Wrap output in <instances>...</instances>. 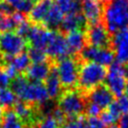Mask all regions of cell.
Masks as SVG:
<instances>
[{
  "label": "cell",
  "instance_id": "38",
  "mask_svg": "<svg viewBox=\"0 0 128 128\" xmlns=\"http://www.w3.org/2000/svg\"><path fill=\"white\" fill-rule=\"evenodd\" d=\"M119 128H128V113L121 116L119 120Z\"/></svg>",
  "mask_w": 128,
  "mask_h": 128
},
{
  "label": "cell",
  "instance_id": "24",
  "mask_svg": "<svg viewBox=\"0 0 128 128\" xmlns=\"http://www.w3.org/2000/svg\"><path fill=\"white\" fill-rule=\"evenodd\" d=\"M8 61H9L8 64L12 65L17 70V72L26 71V69L30 66V62H31L30 57L27 52H21L18 55L10 58Z\"/></svg>",
  "mask_w": 128,
  "mask_h": 128
},
{
  "label": "cell",
  "instance_id": "7",
  "mask_svg": "<svg viewBox=\"0 0 128 128\" xmlns=\"http://www.w3.org/2000/svg\"><path fill=\"white\" fill-rule=\"evenodd\" d=\"M25 47L26 40L17 33L10 31L0 34V51L3 52L6 60L23 52Z\"/></svg>",
  "mask_w": 128,
  "mask_h": 128
},
{
  "label": "cell",
  "instance_id": "43",
  "mask_svg": "<svg viewBox=\"0 0 128 128\" xmlns=\"http://www.w3.org/2000/svg\"><path fill=\"white\" fill-rule=\"evenodd\" d=\"M110 128H119V127H117V126H115V125H113V126H110Z\"/></svg>",
  "mask_w": 128,
  "mask_h": 128
},
{
  "label": "cell",
  "instance_id": "22",
  "mask_svg": "<svg viewBox=\"0 0 128 128\" xmlns=\"http://www.w3.org/2000/svg\"><path fill=\"white\" fill-rule=\"evenodd\" d=\"M14 112L24 123H27L28 121H32L33 119L34 111L29 103L23 101L16 102V104L14 105Z\"/></svg>",
  "mask_w": 128,
  "mask_h": 128
},
{
  "label": "cell",
  "instance_id": "9",
  "mask_svg": "<svg viewBox=\"0 0 128 128\" xmlns=\"http://www.w3.org/2000/svg\"><path fill=\"white\" fill-rule=\"evenodd\" d=\"M53 34H54L53 30H49L48 28L42 25L40 26L36 24L31 26L30 31L26 37V40L29 42L31 47L45 51Z\"/></svg>",
  "mask_w": 128,
  "mask_h": 128
},
{
  "label": "cell",
  "instance_id": "12",
  "mask_svg": "<svg viewBox=\"0 0 128 128\" xmlns=\"http://www.w3.org/2000/svg\"><path fill=\"white\" fill-rule=\"evenodd\" d=\"M45 52L47 56H50L51 58L57 59V60L68 56V54H70V51H69V48L66 42V38L61 33L54 31V34Z\"/></svg>",
  "mask_w": 128,
  "mask_h": 128
},
{
  "label": "cell",
  "instance_id": "26",
  "mask_svg": "<svg viewBox=\"0 0 128 128\" xmlns=\"http://www.w3.org/2000/svg\"><path fill=\"white\" fill-rule=\"evenodd\" d=\"M4 1L7 2L17 12H21L23 14L30 12L34 5L28 0H4Z\"/></svg>",
  "mask_w": 128,
  "mask_h": 128
},
{
  "label": "cell",
  "instance_id": "3",
  "mask_svg": "<svg viewBox=\"0 0 128 128\" xmlns=\"http://www.w3.org/2000/svg\"><path fill=\"white\" fill-rule=\"evenodd\" d=\"M107 70L105 66L86 61L81 64L78 71V84L82 90L86 92L91 91L99 86L106 78Z\"/></svg>",
  "mask_w": 128,
  "mask_h": 128
},
{
  "label": "cell",
  "instance_id": "32",
  "mask_svg": "<svg viewBox=\"0 0 128 128\" xmlns=\"http://www.w3.org/2000/svg\"><path fill=\"white\" fill-rule=\"evenodd\" d=\"M105 127L106 126L99 117L88 116V118L84 122V128H105Z\"/></svg>",
  "mask_w": 128,
  "mask_h": 128
},
{
  "label": "cell",
  "instance_id": "31",
  "mask_svg": "<svg viewBox=\"0 0 128 128\" xmlns=\"http://www.w3.org/2000/svg\"><path fill=\"white\" fill-rule=\"evenodd\" d=\"M100 119L102 120V122L104 123L105 126H113L117 122V120H118V118L116 116H114L108 109H105L101 113Z\"/></svg>",
  "mask_w": 128,
  "mask_h": 128
},
{
  "label": "cell",
  "instance_id": "42",
  "mask_svg": "<svg viewBox=\"0 0 128 128\" xmlns=\"http://www.w3.org/2000/svg\"><path fill=\"white\" fill-rule=\"evenodd\" d=\"M27 128H38L36 125H29V126H27Z\"/></svg>",
  "mask_w": 128,
  "mask_h": 128
},
{
  "label": "cell",
  "instance_id": "28",
  "mask_svg": "<svg viewBox=\"0 0 128 128\" xmlns=\"http://www.w3.org/2000/svg\"><path fill=\"white\" fill-rule=\"evenodd\" d=\"M27 53L30 57V60L33 63H42V62L47 61V54L45 51H43L41 49L30 47V49Z\"/></svg>",
  "mask_w": 128,
  "mask_h": 128
},
{
  "label": "cell",
  "instance_id": "37",
  "mask_svg": "<svg viewBox=\"0 0 128 128\" xmlns=\"http://www.w3.org/2000/svg\"><path fill=\"white\" fill-rule=\"evenodd\" d=\"M52 116L54 117V119H55L60 125L64 123V121H65V117H66L65 114L62 112V110H61L60 108H56V109L53 111Z\"/></svg>",
  "mask_w": 128,
  "mask_h": 128
},
{
  "label": "cell",
  "instance_id": "34",
  "mask_svg": "<svg viewBox=\"0 0 128 128\" xmlns=\"http://www.w3.org/2000/svg\"><path fill=\"white\" fill-rule=\"evenodd\" d=\"M86 113L88 114V116H91V117H97L100 112H101V108L98 107L97 105L93 104V103H88L86 105V109H85Z\"/></svg>",
  "mask_w": 128,
  "mask_h": 128
},
{
  "label": "cell",
  "instance_id": "25",
  "mask_svg": "<svg viewBox=\"0 0 128 128\" xmlns=\"http://www.w3.org/2000/svg\"><path fill=\"white\" fill-rule=\"evenodd\" d=\"M17 102V97L11 89H2L0 90V107L1 108H10L14 107Z\"/></svg>",
  "mask_w": 128,
  "mask_h": 128
},
{
  "label": "cell",
  "instance_id": "36",
  "mask_svg": "<svg viewBox=\"0 0 128 128\" xmlns=\"http://www.w3.org/2000/svg\"><path fill=\"white\" fill-rule=\"evenodd\" d=\"M13 13H14L13 8H12L7 2H5L4 0L0 1V14L10 16V15H12Z\"/></svg>",
  "mask_w": 128,
  "mask_h": 128
},
{
  "label": "cell",
  "instance_id": "19",
  "mask_svg": "<svg viewBox=\"0 0 128 128\" xmlns=\"http://www.w3.org/2000/svg\"><path fill=\"white\" fill-rule=\"evenodd\" d=\"M45 87L46 90L48 92L49 98H57L60 95V91H61V82L59 80V77L57 75L56 69L55 67H52L50 74L48 75V77L45 80Z\"/></svg>",
  "mask_w": 128,
  "mask_h": 128
},
{
  "label": "cell",
  "instance_id": "5",
  "mask_svg": "<svg viewBox=\"0 0 128 128\" xmlns=\"http://www.w3.org/2000/svg\"><path fill=\"white\" fill-rule=\"evenodd\" d=\"M106 86L114 96H121L125 91L128 79V67L118 62H113L106 74Z\"/></svg>",
  "mask_w": 128,
  "mask_h": 128
},
{
  "label": "cell",
  "instance_id": "2",
  "mask_svg": "<svg viewBox=\"0 0 128 128\" xmlns=\"http://www.w3.org/2000/svg\"><path fill=\"white\" fill-rule=\"evenodd\" d=\"M104 25L111 33L128 28V0H111L104 12Z\"/></svg>",
  "mask_w": 128,
  "mask_h": 128
},
{
  "label": "cell",
  "instance_id": "33",
  "mask_svg": "<svg viewBox=\"0 0 128 128\" xmlns=\"http://www.w3.org/2000/svg\"><path fill=\"white\" fill-rule=\"evenodd\" d=\"M62 128H84V119L82 116L70 118V120L64 122Z\"/></svg>",
  "mask_w": 128,
  "mask_h": 128
},
{
  "label": "cell",
  "instance_id": "15",
  "mask_svg": "<svg viewBox=\"0 0 128 128\" xmlns=\"http://www.w3.org/2000/svg\"><path fill=\"white\" fill-rule=\"evenodd\" d=\"M53 5L54 0H39L33 5L31 11L29 12L30 20L36 24L43 25Z\"/></svg>",
  "mask_w": 128,
  "mask_h": 128
},
{
  "label": "cell",
  "instance_id": "13",
  "mask_svg": "<svg viewBox=\"0 0 128 128\" xmlns=\"http://www.w3.org/2000/svg\"><path fill=\"white\" fill-rule=\"evenodd\" d=\"M82 15L89 25L100 23L103 16V6L99 0H82Z\"/></svg>",
  "mask_w": 128,
  "mask_h": 128
},
{
  "label": "cell",
  "instance_id": "40",
  "mask_svg": "<svg viewBox=\"0 0 128 128\" xmlns=\"http://www.w3.org/2000/svg\"><path fill=\"white\" fill-rule=\"evenodd\" d=\"M124 92L126 93L125 95L128 97V82H127V84H126V87H125V91H124Z\"/></svg>",
  "mask_w": 128,
  "mask_h": 128
},
{
  "label": "cell",
  "instance_id": "18",
  "mask_svg": "<svg viewBox=\"0 0 128 128\" xmlns=\"http://www.w3.org/2000/svg\"><path fill=\"white\" fill-rule=\"evenodd\" d=\"M86 20L81 13H75L66 15L61 23V28L65 32H71L75 30H82L86 25Z\"/></svg>",
  "mask_w": 128,
  "mask_h": 128
},
{
  "label": "cell",
  "instance_id": "4",
  "mask_svg": "<svg viewBox=\"0 0 128 128\" xmlns=\"http://www.w3.org/2000/svg\"><path fill=\"white\" fill-rule=\"evenodd\" d=\"M59 108L62 110L66 117H80L86 109V102L84 96L79 91L68 90L60 95Z\"/></svg>",
  "mask_w": 128,
  "mask_h": 128
},
{
  "label": "cell",
  "instance_id": "11",
  "mask_svg": "<svg viewBox=\"0 0 128 128\" xmlns=\"http://www.w3.org/2000/svg\"><path fill=\"white\" fill-rule=\"evenodd\" d=\"M111 45L117 62L123 65L128 64V28L114 33Z\"/></svg>",
  "mask_w": 128,
  "mask_h": 128
},
{
  "label": "cell",
  "instance_id": "30",
  "mask_svg": "<svg viewBox=\"0 0 128 128\" xmlns=\"http://www.w3.org/2000/svg\"><path fill=\"white\" fill-rule=\"evenodd\" d=\"M38 128H60V124L54 119V117L51 116H45L41 119L39 124L37 125Z\"/></svg>",
  "mask_w": 128,
  "mask_h": 128
},
{
  "label": "cell",
  "instance_id": "27",
  "mask_svg": "<svg viewBox=\"0 0 128 128\" xmlns=\"http://www.w3.org/2000/svg\"><path fill=\"white\" fill-rule=\"evenodd\" d=\"M17 27L16 22L14 21L12 15H2L0 14V32H10Z\"/></svg>",
  "mask_w": 128,
  "mask_h": 128
},
{
  "label": "cell",
  "instance_id": "10",
  "mask_svg": "<svg viewBox=\"0 0 128 128\" xmlns=\"http://www.w3.org/2000/svg\"><path fill=\"white\" fill-rule=\"evenodd\" d=\"M86 41L90 46L108 48V45L111 44V38L109 31L105 25L101 23L90 25L86 31Z\"/></svg>",
  "mask_w": 128,
  "mask_h": 128
},
{
  "label": "cell",
  "instance_id": "39",
  "mask_svg": "<svg viewBox=\"0 0 128 128\" xmlns=\"http://www.w3.org/2000/svg\"><path fill=\"white\" fill-rule=\"evenodd\" d=\"M2 118H3V111H2V108L0 107V123L2 121Z\"/></svg>",
  "mask_w": 128,
  "mask_h": 128
},
{
  "label": "cell",
  "instance_id": "20",
  "mask_svg": "<svg viewBox=\"0 0 128 128\" xmlns=\"http://www.w3.org/2000/svg\"><path fill=\"white\" fill-rule=\"evenodd\" d=\"M64 18V14L60 11V9L56 6V4L54 3V5L52 6L46 20L44 21L43 25L44 27L48 28L49 30H53L55 31V29H57L58 27L61 26V23L63 21Z\"/></svg>",
  "mask_w": 128,
  "mask_h": 128
},
{
  "label": "cell",
  "instance_id": "35",
  "mask_svg": "<svg viewBox=\"0 0 128 128\" xmlns=\"http://www.w3.org/2000/svg\"><path fill=\"white\" fill-rule=\"evenodd\" d=\"M10 80H11V78L8 76V74L5 72V70L0 68V90L6 89L10 85Z\"/></svg>",
  "mask_w": 128,
  "mask_h": 128
},
{
  "label": "cell",
  "instance_id": "8",
  "mask_svg": "<svg viewBox=\"0 0 128 128\" xmlns=\"http://www.w3.org/2000/svg\"><path fill=\"white\" fill-rule=\"evenodd\" d=\"M80 56L83 60L94 62L102 66H110L114 62L115 54L112 49L95 47V46H85L80 52Z\"/></svg>",
  "mask_w": 128,
  "mask_h": 128
},
{
  "label": "cell",
  "instance_id": "29",
  "mask_svg": "<svg viewBox=\"0 0 128 128\" xmlns=\"http://www.w3.org/2000/svg\"><path fill=\"white\" fill-rule=\"evenodd\" d=\"M114 104L121 115H125L128 113V97L126 95L119 96L116 100H114Z\"/></svg>",
  "mask_w": 128,
  "mask_h": 128
},
{
  "label": "cell",
  "instance_id": "17",
  "mask_svg": "<svg viewBox=\"0 0 128 128\" xmlns=\"http://www.w3.org/2000/svg\"><path fill=\"white\" fill-rule=\"evenodd\" d=\"M66 38V42L70 51V54L80 53L83 48L86 46V35L82 30H75L68 32Z\"/></svg>",
  "mask_w": 128,
  "mask_h": 128
},
{
  "label": "cell",
  "instance_id": "41",
  "mask_svg": "<svg viewBox=\"0 0 128 128\" xmlns=\"http://www.w3.org/2000/svg\"><path fill=\"white\" fill-rule=\"evenodd\" d=\"M101 3H109L111 0H99Z\"/></svg>",
  "mask_w": 128,
  "mask_h": 128
},
{
  "label": "cell",
  "instance_id": "1",
  "mask_svg": "<svg viewBox=\"0 0 128 128\" xmlns=\"http://www.w3.org/2000/svg\"><path fill=\"white\" fill-rule=\"evenodd\" d=\"M11 90L17 98L29 104H45L49 95L42 82L30 81L26 76L18 75L11 83Z\"/></svg>",
  "mask_w": 128,
  "mask_h": 128
},
{
  "label": "cell",
  "instance_id": "14",
  "mask_svg": "<svg viewBox=\"0 0 128 128\" xmlns=\"http://www.w3.org/2000/svg\"><path fill=\"white\" fill-rule=\"evenodd\" d=\"M87 98L90 103H93L101 109L108 108L114 101V95L105 85H99L88 92Z\"/></svg>",
  "mask_w": 128,
  "mask_h": 128
},
{
  "label": "cell",
  "instance_id": "23",
  "mask_svg": "<svg viewBox=\"0 0 128 128\" xmlns=\"http://www.w3.org/2000/svg\"><path fill=\"white\" fill-rule=\"evenodd\" d=\"M54 3L64 15L79 13L81 9V4L78 0H54Z\"/></svg>",
  "mask_w": 128,
  "mask_h": 128
},
{
  "label": "cell",
  "instance_id": "6",
  "mask_svg": "<svg viewBox=\"0 0 128 128\" xmlns=\"http://www.w3.org/2000/svg\"><path fill=\"white\" fill-rule=\"evenodd\" d=\"M61 82V85L65 88H71L78 82V71L79 67L77 61L72 57H64L57 61L54 66Z\"/></svg>",
  "mask_w": 128,
  "mask_h": 128
},
{
  "label": "cell",
  "instance_id": "16",
  "mask_svg": "<svg viewBox=\"0 0 128 128\" xmlns=\"http://www.w3.org/2000/svg\"><path fill=\"white\" fill-rule=\"evenodd\" d=\"M51 69L52 67L47 61L42 63H33L26 69V77L33 82H43L50 74Z\"/></svg>",
  "mask_w": 128,
  "mask_h": 128
},
{
  "label": "cell",
  "instance_id": "21",
  "mask_svg": "<svg viewBox=\"0 0 128 128\" xmlns=\"http://www.w3.org/2000/svg\"><path fill=\"white\" fill-rule=\"evenodd\" d=\"M0 128H25V125L14 111L7 110L5 113H3Z\"/></svg>",
  "mask_w": 128,
  "mask_h": 128
}]
</instances>
